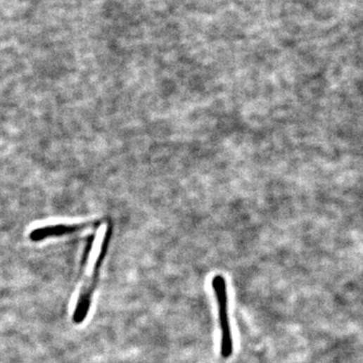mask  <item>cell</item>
<instances>
[{
	"instance_id": "obj_1",
	"label": "cell",
	"mask_w": 363,
	"mask_h": 363,
	"mask_svg": "<svg viewBox=\"0 0 363 363\" xmlns=\"http://www.w3.org/2000/svg\"><path fill=\"white\" fill-rule=\"evenodd\" d=\"M106 242V237L102 234L95 235L91 242L89 253L94 260H93V267H91L90 274H88L85 280L83 281L78 301L76 302L75 310L73 313V321L75 324H82L87 318L88 312L90 311L91 302H92L93 294L96 288Z\"/></svg>"
},
{
	"instance_id": "obj_2",
	"label": "cell",
	"mask_w": 363,
	"mask_h": 363,
	"mask_svg": "<svg viewBox=\"0 0 363 363\" xmlns=\"http://www.w3.org/2000/svg\"><path fill=\"white\" fill-rule=\"evenodd\" d=\"M212 288L215 294L218 306V316L221 329L220 352L224 359H227L234 353V339L230 328L229 316H228L227 284L224 276L221 274L212 279Z\"/></svg>"
}]
</instances>
